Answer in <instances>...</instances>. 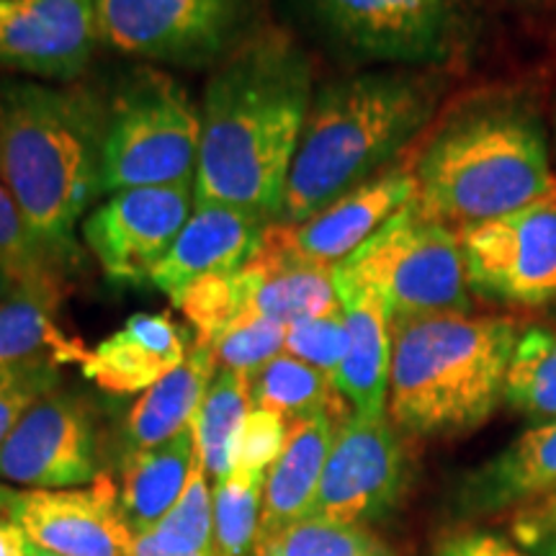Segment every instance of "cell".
<instances>
[{"label": "cell", "mask_w": 556, "mask_h": 556, "mask_svg": "<svg viewBox=\"0 0 556 556\" xmlns=\"http://www.w3.org/2000/svg\"><path fill=\"white\" fill-rule=\"evenodd\" d=\"M266 471H232L214 484V556H255Z\"/></svg>", "instance_id": "f546056e"}, {"label": "cell", "mask_w": 556, "mask_h": 556, "mask_svg": "<svg viewBox=\"0 0 556 556\" xmlns=\"http://www.w3.org/2000/svg\"><path fill=\"white\" fill-rule=\"evenodd\" d=\"M556 500V420L528 428L497 456L462 479L456 505L464 516L484 518Z\"/></svg>", "instance_id": "ac0fdd59"}, {"label": "cell", "mask_w": 556, "mask_h": 556, "mask_svg": "<svg viewBox=\"0 0 556 556\" xmlns=\"http://www.w3.org/2000/svg\"><path fill=\"white\" fill-rule=\"evenodd\" d=\"M520 325L507 315L394 319L387 415L413 438L475 433L505 405Z\"/></svg>", "instance_id": "5b68a950"}, {"label": "cell", "mask_w": 556, "mask_h": 556, "mask_svg": "<svg viewBox=\"0 0 556 556\" xmlns=\"http://www.w3.org/2000/svg\"><path fill=\"white\" fill-rule=\"evenodd\" d=\"M219 366L212 345L197 338L184 364L139 394L124 422L127 456L155 448L191 426Z\"/></svg>", "instance_id": "603a6c76"}, {"label": "cell", "mask_w": 556, "mask_h": 556, "mask_svg": "<svg viewBox=\"0 0 556 556\" xmlns=\"http://www.w3.org/2000/svg\"><path fill=\"white\" fill-rule=\"evenodd\" d=\"M315 70L289 31L263 26L214 67L199 101L197 201L253 208L276 222Z\"/></svg>", "instance_id": "6da1fadb"}, {"label": "cell", "mask_w": 556, "mask_h": 556, "mask_svg": "<svg viewBox=\"0 0 556 556\" xmlns=\"http://www.w3.org/2000/svg\"><path fill=\"white\" fill-rule=\"evenodd\" d=\"M446 70L374 67L315 88L276 222L302 225L392 160L433 122Z\"/></svg>", "instance_id": "3957f363"}, {"label": "cell", "mask_w": 556, "mask_h": 556, "mask_svg": "<svg viewBox=\"0 0 556 556\" xmlns=\"http://www.w3.org/2000/svg\"><path fill=\"white\" fill-rule=\"evenodd\" d=\"M520 3H539V0H520Z\"/></svg>", "instance_id": "bcb514c9"}, {"label": "cell", "mask_w": 556, "mask_h": 556, "mask_svg": "<svg viewBox=\"0 0 556 556\" xmlns=\"http://www.w3.org/2000/svg\"><path fill=\"white\" fill-rule=\"evenodd\" d=\"M60 366L52 358L0 368V443L29 409L60 387Z\"/></svg>", "instance_id": "e575fe53"}, {"label": "cell", "mask_w": 556, "mask_h": 556, "mask_svg": "<svg viewBox=\"0 0 556 556\" xmlns=\"http://www.w3.org/2000/svg\"><path fill=\"white\" fill-rule=\"evenodd\" d=\"M250 379L219 368L204 402L191 420L197 462L208 482H222L232 475V448L242 420L250 413Z\"/></svg>", "instance_id": "4316f807"}, {"label": "cell", "mask_w": 556, "mask_h": 556, "mask_svg": "<svg viewBox=\"0 0 556 556\" xmlns=\"http://www.w3.org/2000/svg\"><path fill=\"white\" fill-rule=\"evenodd\" d=\"M0 516L26 541L60 556H127L131 536L109 477L73 490H24L0 482Z\"/></svg>", "instance_id": "5bb4252c"}, {"label": "cell", "mask_w": 556, "mask_h": 556, "mask_svg": "<svg viewBox=\"0 0 556 556\" xmlns=\"http://www.w3.org/2000/svg\"><path fill=\"white\" fill-rule=\"evenodd\" d=\"M101 45L144 65L204 70L266 24V0H96Z\"/></svg>", "instance_id": "9c48e42d"}, {"label": "cell", "mask_w": 556, "mask_h": 556, "mask_svg": "<svg viewBox=\"0 0 556 556\" xmlns=\"http://www.w3.org/2000/svg\"><path fill=\"white\" fill-rule=\"evenodd\" d=\"M21 283H26L24 278H21L13 268L5 266V263H0V302H3L5 296H11Z\"/></svg>", "instance_id": "b9f144b4"}, {"label": "cell", "mask_w": 556, "mask_h": 556, "mask_svg": "<svg viewBox=\"0 0 556 556\" xmlns=\"http://www.w3.org/2000/svg\"><path fill=\"white\" fill-rule=\"evenodd\" d=\"M191 345L180 325L165 312H137L103 338L83 361L86 379L111 394L148 392L184 364Z\"/></svg>", "instance_id": "ffe728a7"}, {"label": "cell", "mask_w": 556, "mask_h": 556, "mask_svg": "<svg viewBox=\"0 0 556 556\" xmlns=\"http://www.w3.org/2000/svg\"><path fill=\"white\" fill-rule=\"evenodd\" d=\"M26 541L24 531L13 523V520L0 516V556H26Z\"/></svg>", "instance_id": "ab89813d"}, {"label": "cell", "mask_w": 556, "mask_h": 556, "mask_svg": "<svg viewBox=\"0 0 556 556\" xmlns=\"http://www.w3.org/2000/svg\"><path fill=\"white\" fill-rule=\"evenodd\" d=\"M552 152H554V160H556V111L552 116Z\"/></svg>", "instance_id": "ee69618b"}, {"label": "cell", "mask_w": 556, "mask_h": 556, "mask_svg": "<svg viewBox=\"0 0 556 556\" xmlns=\"http://www.w3.org/2000/svg\"><path fill=\"white\" fill-rule=\"evenodd\" d=\"M336 289L345 323V356L336 384L356 415L384 417L392 371L394 319L374 289L336 268Z\"/></svg>", "instance_id": "d6986e66"}, {"label": "cell", "mask_w": 556, "mask_h": 556, "mask_svg": "<svg viewBox=\"0 0 556 556\" xmlns=\"http://www.w3.org/2000/svg\"><path fill=\"white\" fill-rule=\"evenodd\" d=\"M304 364L319 368L336 379L340 364L345 356V323L343 312H330L302 319L287 328V351Z\"/></svg>", "instance_id": "d590c367"}, {"label": "cell", "mask_w": 556, "mask_h": 556, "mask_svg": "<svg viewBox=\"0 0 556 556\" xmlns=\"http://www.w3.org/2000/svg\"><path fill=\"white\" fill-rule=\"evenodd\" d=\"M199 142L201 114L191 90L168 70L139 62L106 99L101 193L197 180Z\"/></svg>", "instance_id": "8992f818"}, {"label": "cell", "mask_w": 556, "mask_h": 556, "mask_svg": "<svg viewBox=\"0 0 556 556\" xmlns=\"http://www.w3.org/2000/svg\"><path fill=\"white\" fill-rule=\"evenodd\" d=\"M435 556H528L505 536L490 531L451 533L438 544Z\"/></svg>", "instance_id": "74e56055"}, {"label": "cell", "mask_w": 556, "mask_h": 556, "mask_svg": "<svg viewBox=\"0 0 556 556\" xmlns=\"http://www.w3.org/2000/svg\"><path fill=\"white\" fill-rule=\"evenodd\" d=\"M106 99L83 86L0 78V176L62 274L80 266L75 229L101 199Z\"/></svg>", "instance_id": "7a4b0ae2"}, {"label": "cell", "mask_w": 556, "mask_h": 556, "mask_svg": "<svg viewBox=\"0 0 556 556\" xmlns=\"http://www.w3.org/2000/svg\"><path fill=\"white\" fill-rule=\"evenodd\" d=\"M255 556H394L366 526L307 516L258 541Z\"/></svg>", "instance_id": "f1b7e54d"}, {"label": "cell", "mask_w": 556, "mask_h": 556, "mask_svg": "<svg viewBox=\"0 0 556 556\" xmlns=\"http://www.w3.org/2000/svg\"><path fill=\"white\" fill-rule=\"evenodd\" d=\"M60 299L58 283H21L0 302V368L37 358L58 364L86 361L88 348L60 328Z\"/></svg>", "instance_id": "cb8c5ba5"}, {"label": "cell", "mask_w": 556, "mask_h": 556, "mask_svg": "<svg viewBox=\"0 0 556 556\" xmlns=\"http://www.w3.org/2000/svg\"><path fill=\"white\" fill-rule=\"evenodd\" d=\"M173 304L184 312V317L197 328L199 340L214 343L222 332H227L250 312V278L248 270H222L208 274L191 287H186L173 299Z\"/></svg>", "instance_id": "4dcf8cb0"}, {"label": "cell", "mask_w": 556, "mask_h": 556, "mask_svg": "<svg viewBox=\"0 0 556 556\" xmlns=\"http://www.w3.org/2000/svg\"><path fill=\"white\" fill-rule=\"evenodd\" d=\"M402 435L389 415L348 417L332 443L309 516L361 526L389 516L409 479Z\"/></svg>", "instance_id": "7c38bea8"}, {"label": "cell", "mask_w": 556, "mask_h": 556, "mask_svg": "<svg viewBox=\"0 0 556 556\" xmlns=\"http://www.w3.org/2000/svg\"><path fill=\"white\" fill-rule=\"evenodd\" d=\"M101 477L93 409L54 389L0 443V482L24 490H73Z\"/></svg>", "instance_id": "4fadbf2b"}, {"label": "cell", "mask_w": 556, "mask_h": 556, "mask_svg": "<svg viewBox=\"0 0 556 556\" xmlns=\"http://www.w3.org/2000/svg\"><path fill=\"white\" fill-rule=\"evenodd\" d=\"M539 513H531L518 526V536L528 546H536L539 556H556V500L539 505Z\"/></svg>", "instance_id": "f35d334b"}, {"label": "cell", "mask_w": 556, "mask_h": 556, "mask_svg": "<svg viewBox=\"0 0 556 556\" xmlns=\"http://www.w3.org/2000/svg\"><path fill=\"white\" fill-rule=\"evenodd\" d=\"M0 263L16 270L26 283H65V274L54 266L39 240L34 238L24 214L0 176Z\"/></svg>", "instance_id": "836d02e7"}, {"label": "cell", "mask_w": 556, "mask_h": 556, "mask_svg": "<svg viewBox=\"0 0 556 556\" xmlns=\"http://www.w3.org/2000/svg\"><path fill=\"white\" fill-rule=\"evenodd\" d=\"M250 405L270 409L289 422L315 415H332L348 420L353 415L330 374L304 364L289 353L268 361L258 374L250 377Z\"/></svg>", "instance_id": "484cf974"}, {"label": "cell", "mask_w": 556, "mask_h": 556, "mask_svg": "<svg viewBox=\"0 0 556 556\" xmlns=\"http://www.w3.org/2000/svg\"><path fill=\"white\" fill-rule=\"evenodd\" d=\"M343 422L332 415H315L291 422L281 454L266 471L258 541L309 516L325 464Z\"/></svg>", "instance_id": "7402d4cb"}, {"label": "cell", "mask_w": 556, "mask_h": 556, "mask_svg": "<svg viewBox=\"0 0 556 556\" xmlns=\"http://www.w3.org/2000/svg\"><path fill=\"white\" fill-rule=\"evenodd\" d=\"M415 197L417 180L413 168L392 165L343 193L302 225L278 222V227L291 253L323 263V266H338Z\"/></svg>", "instance_id": "2e32d148"}, {"label": "cell", "mask_w": 556, "mask_h": 556, "mask_svg": "<svg viewBox=\"0 0 556 556\" xmlns=\"http://www.w3.org/2000/svg\"><path fill=\"white\" fill-rule=\"evenodd\" d=\"M268 217L222 201H197L168 255L150 274V287L176 299L186 287L208 274L240 270L253 258Z\"/></svg>", "instance_id": "e0dca14e"}, {"label": "cell", "mask_w": 556, "mask_h": 556, "mask_svg": "<svg viewBox=\"0 0 556 556\" xmlns=\"http://www.w3.org/2000/svg\"><path fill=\"white\" fill-rule=\"evenodd\" d=\"M26 556H60V554L47 552V548H41V546L31 544V541H29V546H26Z\"/></svg>", "instance_id": "7bdbcfd3"}, {"label": "cell", "mask_w": 556, "mask_h": 556, "mask_svg": "<svg viewBox=\"0 0 556 556\" xmlns=\"http://www.w3.org/2000/svg\"><path fill=\"white\" fill-rule=\"evenodd\" d=\"M548 319H552V325H556V304L548 307Z\"/></svg>", "instance_id": "f6af8a7d"}, {"label": "cell", "mask_w": 556, "mask_h": 556, "mask_svg": "<svg viewBox=\"0 0 556 556\" xmlns=\"http://www.w3.org/2000/svg\"><path fill=\"white\" fill-rule=\"evenodd\" d=\"M208 345H212L217 366L250 379L268 361L287 351V325L261 315H248Z\"/></svg>", "instance_id": "d6a6232c"}, {"label": "cell", "mask_w": 556, "mask_h": 556, "mask_svg": "<svg viewBox=\"0 0 556 556\" xmlns=\"http://www.w3.org/2000/svg\"><path fill=\"white\" fill-rule=\"evenodd\" d=\"M456 235L471 294L516 309L556 304V193Z\"/></svg>", "instance_id": "30bf717a"}, {"label": "cell", "mask_w": 556, "mask_h": 556, "mask_svg": "<svg viewBox=\"0 0 556 556\" xmlns=\"http://www.w3.org/2000/svg\"><path fill=\"white\" fill-rule=\"evenodd\" d=\"M193 206L197 180L109 193L83 219V242L111 281L144 287Z\"/></svg>", "instance_id": "8fae6325"}, {"label": "cell", "mask_w": 556, "mask_h": 556, "mask_svg": "<svg viewBox=\"0 0 556 556\" xmlns=\"http://www.w3.org/2000/svg\"><path fill=\"white\" fill-rule=\"evenodd\" d=\"M291 422L270 409L250 407L232 448V471H268L289 438Z\"/></svg>", "instance_id": "8d00e7d4"}, {"label": "cell", "mask_w": 556, "mask_h": 556, "mask_svg": "<svg viewBox=\"0 0 556 556\" xmlns=\"http://www.w3.org/2000/svg\"><path fill=\"white\" fill-rule=\"evenodd\" d=\"M552 131L536 99L492 88L458 101L430 131L413 173L417 204L448 227L503 217L556 193Z\"/></svg>", "instance_id": "277c9868"}, {"label": "cell", "mask_w": 556, "mask_h": 556, "mask_svg": "<svg viewBox=\"0 0 556 556\" xmlns=\"http://www.w3.org/2000/svg\"><path fill=\"white\" fill-rule=\"evenodd\" d=\"M250 312L274 323L294 325L302 319L340 309L336 266L307 261L291 253L278 222H270L261 245L248 261Z\"/></svg>", "instance_id": "44dd1931"}, {"label": "cell", "mask_w": 556, "mask_h": 556, "mask_svg": "<svg viewBox=\"0 0 556 556\" xmlns=\"http://www.w3.org/2000/svg\"><path fill=\"white\" fill-rule=\"evenodd\" d=\"M505 405L528 420H556V328L520 332L505 381Z\"/></svg>", "instance_id": "83f0119b"}, {"label": "cell", "mask_w": 556, "mask_h": 556, "mask_svg": "<svg viewBox=\"0 0 556 556\" xmlns=\"http://www.w3.org/2000/svg\"><path fill=\"white\" fill-rule=\"evenodd\" d=\"M148 536L176 554H214L212 486L199 462H193L176 505L150 528Z\"/></svg>", "instance_id": "1f68e13d"}, {"label": "cell", "mask_w": 556, "mask_h": 556, "mask_svg": "<svg viewBox=\"0 0 556 556\" xmlns=\"http://www.w3.org/2000/svg\"><path fill=\"white\" fill-rule=\"evenodd\" d=\"M193 462L197 446L191 426L155 448L127 456L119 497L131 533H148L176 505L189 482Z\"/></svg>", "instance_id": "d4e9b609"}, {"label": "cell", "mask_w": 556, "mask_h": 556, "mask_svg": "<svg viewBox=\"0 0 556 556\" xmlns=\"http://www.w3.org/2000/svg\"><path fill=\"white\" fill-rule=\"evenodd\" d=\"M99 45L96 0H0V70L73 86Z\"/></svg>", "instance_id": "9a60e30c"}, {"label": "cell", "mask_w": 556, "mask_h": 556, "mask_svg": "<svg viewBox=\"0 0 556 556\" xmlns=\"http://www.w3.org/2000/svg\"><path fill=\"white\" fill-rule=\"evenodd\" d=\"M315 29L358 65L446 70L475 31L471 0H302Z\"/></svg>", "instance_id": "ba28073f"}, {"label": "cell", "mask_w": 556, "mask_h": 556, "mask_svg": "<svg viewBox=\"0 0 556 556\" xmlns=\"http://www.w3.org/2000/svg\"><path fill=\"white\" fill-rule=\"evenodd\" d=\"M336 268L377 291L392 319L469 315L475 309L456 229L428 217L417 199Z\"/></svg>", "instance_id": "52a82bcc"}, {"label": "cell", "mask_w": 556, "mask_h": 556, "mask_svg": "<svg viewBox=\"0 0 556 556\" xmlns=\"http://www.w3.org/2000/svg\"><path fill=\"white\" fill-rule=\"evenodd\" d=\"M127 556H214V554H176V552H168V548L157 546L148 533H135V536H131V546Z\"/></svg>", "instance_id": "60d3db41"}]
</instances>
